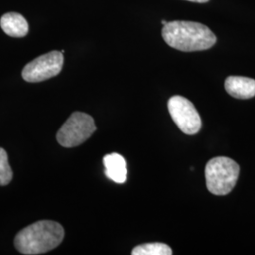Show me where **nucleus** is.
I'll return each instance as SVG.
<instances>
[{"mask_svg": "<svg viewBox=\"0 0 255 255\" xmlns=\"http://www.w3.org/2000/svg\"><path fill=\"white\" fill-rule=\"evenodd\" d=\"M162 36L168 46L183 52L206 50L217 43V37L209 27L190 21L167 22Z\"/></svg>", "mask_w": 255, "mask_h": 255, "instance_id": "f257e3e1", "label": "nucleus"}, {"mask_svg": "<svg viewBox=\"0 0 255 255\" xmlns=\"http://www.w3.org/2000/svg\"><path fill=\"white\" fill-rule=\"evenodd\" d=\"M64 237V230L60 223L40 220L22 229L14 238V245L22 255H42L59 246Z\"/></svg>", "mask_w": 255, "mask_h": 255, "instance_id": "f03ea898", "label": "nucleus"}, {"mask_svg": "<svg viewBox=\"0 0 255 255\" xmlns=\"http://www.w3.org/2000/svg\"><path fill=\"white\" fill-rule=\"evenodd\" d=\"M239 171L238 164L228 157L211 159L205 166L208 191L217 196L227 195L236 186Z\"/></svg>", "mask_w": 255, "mask_h": 255, "instance_id": "7ed1b4c3", "label": "nucleus"}, {"mask_svg": "<svg viewBox=\"0 0 255 255\" xmlns=\"http://www.w3.org/2000/svg\"><path fill=\"white\" fill-rule=\"evenodd\" d=\"M96 129L97 127L91 116L75 112L59 129L57 141L64 147H75L90 138Z\"/></svg>", "mask_w": 255, "mask_h": 255, "instance_id": "20e7f679", "label": "nucleus"}, {"mask_svg": "<svg viewBox=\"0 0 255 255\" xmlns=\"http://www.w3.org/2000/svg\"><path fill=\"white\" fill-rule=\"evenodd\" d=\"M168 112L183 133L194 135L200 131L201 119L194 104L182 96H174L167 102Z\"/></svg>", "mask_w": 255, "mask_h": 255, "instance_id": "39448f33", "label": "nucleus"}, {"mask_svg": "<svg viewBox=\"0 0 255 255\" xmlns=\"http://www.w3.org/2000/svg\"><path fill=\"white\" fill-rule=\"evenodd\" d=\"M64 53L51 51L31 61L22 71L23 79L28 82H40L53 78L62 71Z\"/></svg>", "mask_w": 255, "mask_h": 255, "instance_id": "423d86ee", "label": "nucleus"}, {"mask_svg": "<svg viewBox=\"0 0 255 255\" xmlns=\"http://www.w3.org/2000/svg\"><path fill=\"white\" fill-rule=\"evenodd\" d=\"M225 90L238 100H249L255 96V80L246 77L230 76L225 81Z\"/></svg>", "mask_w": 255, "mask_h": 255, "instance_id": "0eeeda50", "label": "nucleus"}, {"mask_svg": "<svg viewBox=\"0 0 255 255\" xmlns=\"http://www.w3.org/2000/svg\"><path fill=\"white\" fill-rule=\"evenodd\" d=\"M105 175L117 183H124L127 180V164L123 156L119 153H110L103 158Z\"/></svg>", "mask_w": 255, "mask_h": 255, "instance_id": "6e6552de", "label": "nucleus"}, {"mask_svg": "<svg viewBox=\"0 0 255 255\" xmlns=\"http://www.w3.org/2000/svg\"><path fill=\"white\" fill-rule=\"evenodd\" d=\"M0 26L3 31L10 37L21 38L28 32V24L25 17L16 12H9L0 19Z\"/></svg>", "mask_w": 255, "mask_h": 255, "instance_id": "1a4fd4ad", "label": "nucleus"}, {"mask_svg": "<svg viewBox=\"0 0 255 255\" xmlns=\"http://www.w3.org/2000/svg\"><path fill=\"white\" fill-rule=\"evenodd\" d=\"M132 255H171L172 250L164 243H146L136 246L131 252Z\"/></svg>", "mask_w": 255, "mask_h": 255, "instance_id": "9d476101", "label": "nucleus"}, {"mask_svg": "<svg viewBox=\"0 0 255 255\" xmlns=\"http://www.w3.org/2000/svg\"><path fill=\"white\" fill-rule=\"evenodd\" d=\"M12 176L8 154L4 148L0 147V186L8 185L12 180Z\"/></svg>", "mask_w": 255, "mask_h": 255, "instance_id": "9b49d317", "label": "nucleus"}, {"mask_svg": "<svg viewBox=\"0 0 255 255\" xmlns=\"http://www.w3.org/2000/svg\"><path fill=\"white\" fill-rule=\"evenodd\" d=\"M187 1H190V2H196V3H206V2H208L209 0H187Z\"/></svg>", "mask_w": 255, "mask_h": 255, "instance_id": "f8f14e48", "label": "nucleus"}, {"mask_svg": "<svg viewBox=\"0 0 255 255\" xmlns=\"http://www.w3.org/2000/svg\"><path fill=\"white\" fill-rule=\"evenodd\" d=\"M166 23H167V22H166V21H165V20H162V24H163V25H165V24H166Z\"/></svg>", "mask_w": 255, "mask_h": 255, "instance_id": "ddd939ff", "label": "nucleus"}]
</instances>
